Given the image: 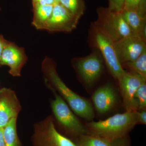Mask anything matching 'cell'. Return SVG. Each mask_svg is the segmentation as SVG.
<instances>
[{"label": "cell", "instance_id": "6da1fadb", "mask_svg": "<svg viewBox=\"0 0 146 146\" xmlns=\"http://www.w3.org/2000/svg\"><path fill=\"white\" fill-rule=\"evenodd\" d=\"M42 68L45 82L48 86L52 91L58 92L76 114L87 121H92L95 114L91 102L66 86L58 76L52 59L47 57L45 58Z\"/></svg>", "mask_w": 146, "mask_h": 146}, {"label": "cell", "instance_id": "7a4b0ae2", "mask_svg": "<svg viewBox=\"0 0 146 146\" xmlns=\"http://www.w3.org/2000/svg\"><path fill=\"white\" fill-rule=\"evenodd\" d=\"M136 111H126L104 120L89 122L85 125L86 134L100 137L110 143L127 136L138 124Z\"/></svg>", "mask_w": 146, "mask_h": 146}, {"label": "cell", "instance_id": "3957f363", "mask_svg": "<svg viewBox=\"0 0 146 146\" xmlns=\"http://www.w3.org/2000/svg\"><path fill=\"white\" fill-rule=\"evenodd\" d=\"M98 19L94 25L114 43L133 34L121 12L102 8L98 9Z\"/></svg>", "mask_w": 146, "mask_h": 146}, {"label": "cell", "instance_id": "277c9868", "mask_svg": "<svg viewBox=\"0 0 146 146\" xmlns=\"http://www.w3.org/2000/svg\"><path fill=\"white\" fill-rule=\"evenodd\" d=\"M32 141L33 146H78L58 131L51 116L35 125Z\"/></svg>", "mask_w": 146, "mask_h": 146}, {"label": "cell", "instance_id": "5b68a950", "mask_svg": "<svg viewBox=\"0 0 146 146\" xmlns=\"http://www.w3.org/2000/svg\"><path fill=\"white\" fill-rule=\"evenodd\" d=\"M54 92L55 98L52 103V111L56 119L67 134L76 140L82 135L86 134L85 126L73 114L62 97Z\"/></svg>", "mask_w": 146, "mask_h": 146}, {"label": "cell", "instance_id": "8992f818", "mask_svg": "<svg viewBox=\"0 0 146 146\" xmlns=\"http://www.w3.org/2000/svg\"><path fill=\"white\" fill-rule=\"evenodd\" d=\"M93 29L96 46L101 52L112 76L118 81L126 71L123 68L119 60L115 50V43L94 25Z\"/></svg>", "mask_w": 146, "mask_h": 146}, {"label": "cell", "instance_id": "52a82bcc", "mask_svg": "<svg viewBox=\"0 0 146 146\" xmlns=\"http://www.w3.org/2000/svg\"><path fill=\"white\" fill-rule=\"evenodd\" d=\"M146 79L138 74L126 71L119 80L120 93L127 111H138V103L136 98L137 90Z\"/></svg>", "mask_w": 146, "mask_h": 146}, {"label": "cell", "instance_id": "ba28073f", "mask_svg": "<svg viewBox=\"0 0 146 146\" xmlns=\"http://www.w3.org/2000/svg\"><path fill=\"white\" fill-rule=\"evenodd\" d=\"M75 68L84 83L91 87L101 75L104 69L102 58L96 54H91L80 58L74 63Z\"/></svg>", "mask_w": 146, "mask_h": 146}, {"label": "cell", "instance_id": "9c48e42d", "mask_svg": "<svg viewBox=\"0 0 146 146\" xmlns=\"http://www.w3.org/2000/svg\"><path fill=\"white\" fill-rule=\"evenodd\" d=\"M145 40L133 34L115 43L117 55L121 64L136 59L146 50Z\"/></svg>", "mask_w": 146, "mask_h": 146}, {"label": "cell", "instance_id": "30bf717a", "mask_svg": "<svg viewBox=\"0 0 146 146\" xmlns=\"http://www.w3.org/2000/svg\"><path fill=\"white\" fill-rule=\"evenodd\" d=\"M78 20L59 3L54 5L45 30L52 32H71L76 28Z\"/></svg>", "mask_w": 146, "mask_h": 146}, {"label": "cell", "instance_id": "8fae6325", "mask_svg": "<svg viewBox=\"0 0 146 146\" xmlns=\"http://www.w3.org/2000/svg\"><path fill=\"white\" fill-rule=\"evenodd\" d=\"M27 57L25 49L15 43L8 42L1 56L0 65H7L9 72L14 77L20 76L22 68L26 63Z\"/></svg>", "mask_w": 146, "mask_h": 146}, {"label": "cell", "instance_id": "7c38bea8", "mask_svg": "<svg viewBox=\"0 0 146 146\" xmlns=\"http://www.w3.org/2000/svg\"><path fill=\"white\" fill-rule=\"evenodd\" d=\"M21 106L14 91L3 88L0 90V129L3 128L11 119L17 118Z\"/></svg>", "mask_w": 146, "mask_h": 146}, {"label": "cell", "instance_id": "4fadbf2b", "mask_svg": "<svg viewBox=\"0 0 146 146\" xmlns=\"http://www.w3.org/2000/svg\"><path fill=\"white\" fill-rule=\"evenodd\" d=\"M97 112L104 114L113 109L117 102V95L112 85L105 84L98 88L92 96Z\"/></svg>", "mask_w": 146, "mask_h": 146}, {"label": "cell", "instance_id": "5bb4252c", "mask_svg": "<svg viewBox=\"0 0 146 146\" xmlns=\"http://www.w3.org/2000/svg\"><path fill=\"white\" fill-rule=\"evenodd\" d=\"M122 16L128 25L132 34L146 40V18L137 11L123 10Z\"/></svg>", "mask_w": 146, "mask_h": 146}, {"label": "cell", "instance_id": "9a60e30c", "mask_svg": "<svg viewBox=\"0 0 146 146\" xmlns=\"http://www.w3.org/2000/svg\"><path fill=\"white\" fill-rule=\"evenodd\" d=\"M54 5H33L34 16L32 24L35 28L45 30L46 24L52 13Z\"/></svg>", "mask_w": 146, "mask_h": 146}, {"label": "cell", "instance_id": "2e32d148", "mask_svg": "<svg viewBox=\"0 0 146 146\" xmlns=\"http://www.w3.org/2000/svg\"><path fill=\"white\" fill-rule=\"evenodd\" d=\"M17 118L11 119L3 128V135L5 146H23L17 133Z\"/></svg>", "mask_w": 146, "mask_h": 146}, {"label": "cell", "instance_id": "e0dca14e", "mask_svg": "<svg viewBox=\"0 0 146 146\" xmlns=\"http://www.w3.org/2000/svg\"><path fill=\"white\" fill-rule=\"evenodd\" d=\"M123 68L129 70V72L138 74L146 79V50L136 59L121 64Z\"/></svg>", "mask_w": 146, "mask_h": 146}, {"label": "cell", "instance_id": "ac0fdd59", "mask_svg": "<svg viewBox=\"0 0 146 146\" xmlns=\"http://www.w3.org/2000/svg\"><path fill=\"white\" fill-rule=\"evenodd\" d=\"M78 146H112L111 143L98 136L85 134L76 140Z\"/></svg>", "mask_w": 146, "mask_h": 146}, {"label": "cell", "instance_id": "d6986e66", "mask_svg": "<svg viewBox=\"0 0 146 146\" xmlns=\"http://www.w3.org/2000/svg\"><path fill=\"white\" fill-rule=\"evenodd\" d=\"M59 3L78 21L83 14L84 5L82 0H60Z\"/></svg>", "mask_w": 146, "mask_h": 146}, {"label": "cell", "instance_id": "ffe728a7", "mask_svg": "<svg viewBox=\"0 0 146 146\" xmlns=\"http://www.w3.org/2000/svg\"><path fill=\"white\" fill-rule=\"evenodd\" d=\"M145 0H125L122 10L135 11L145 17Z\"/></svg>", "mask_w": 146, "mask_h": 146}, {"label": "cell", "instance_id": "44dd1931", "mask_svg": "<svg viewBox=\"0 0 146 146\" xmlns=\"http://www.w3.org/2000/svg\"><path fill=\"white\" fill-rule=\"evenodd\" d=\"M136 98L138 104V110H146V82L138 88L136 94Z\"/></svg>", "mask_w": 146, "mask_h": 146}, {"label": "cell", "instance_id": "7402d4cb", "mask_svg": "<svg viewBox=\"0 0 146 146\" xmlns=\"http://www.w3.org/2000/svg\"><path fill=\"white\" fill-rule=\"evenodd\" d=\"M125 0H109L110 10L117 12H121L123 8Z\"/></svg>", "mask_w": 146, "mask_h": 146}, {"label": "cell", "instance_id": "603a6c76", "mask_svg": "<svg viewBox=\"0 0 146 146\" xmlns=\"http://www.w3.org/2000/svg\"><path fill=\"white\" fill-rule=\"evenodd\" d=\"M112 146H130V140L128 135L111 142Z\"/></svg>", "mask_w": 146, "mask_h": 146}, {"label": "cell", "instance_id": "cb8c5ba5", "mask_svg": "<svg viewBox=\"0 0 146 146\" xmlns=\"http://www.w3.org/2000/svg\"><path fill=\"white\" fill-rule=\"evenodd\" d=\"M138 124H146V110L136 111Z\"/></svg>", "mask_w": 146, "mask_h": 146}, {"label": "cell", "instance_id": "d4e9b609", "mask_svg": "<svg viewBox=\"0 0 146 146\" xmlns=\"http://www.w3.org/2000/svg\"><path fill=\"white\" fill-rule=\"evenodd\" d=\"M33 5H54L57 3L54 0H33Z\"/></svg>", "mask_w": 146, "mask_h": 146}, {"label": "cell", "instance_id": "484cf974", "mask_svg": "<svg viewBox=\"0 0 146 146\" xmlns=\"http://www.w3.org/2000/svg\"><path fill=\"white\" fill-rule=\"evenodd\" d=\"M8 42V41L5 39L2 35H0V61L3 51L7 44Z\"/></svg>", "mask_w": 146, "mask_h": 146}, {"label": "cell", "instance_id": "4316f807", "mask_svg": "<svg viewBox=\"0 0 146 146\" xmlns=\"http://www.w3.org/2000/svg\"><path fill=\"white\" fill-rule=\"evenodd\" d=\"M0 146H5L3 135V128L0 129Z\"/></svg>", "mask_w": 146, "mask_h": 146}, {"label": "cell", "instance_id": "83f0119b", "mask_svg": "<svg viewBox=\"0 0 146 146\" xmlns=\"http://www.w3.org/2000/svg\"><path fill=\"white\" fill-rule=\"evenodd\" d=\"M56 2V3H59L60 0H54Z\"/></svg>", "mask_w": 146, "mask_h": 146}, {"label": "cell", "instance_id": "f1b7e54d", "mask_svg": "<svg viewBox=\"0 0 146 146\" xmlns=\"http://www.w3.org/2000/svg\"><path fill=\"white\" fill-rule=\"evenodd\" d=\"M0 10H1V8H0Z\"/></svg>", "mask_w": 146, "mask_h": 146}]
</instances>
